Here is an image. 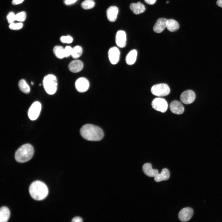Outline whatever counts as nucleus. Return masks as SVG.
<instances>
[{
  "label": "nucleus",
  "instance_id": "obj_32",
  "mask_svg": "<svg viewBox=\"0 0 222 222\" xmlns=\"http://www.w3.org/2000/svg\"><path fill=\"white\" fill-rule=\"evenodd\" d=\"M72 221L73 222H82L83 221V219L80 217H75L72 219Z\"/></svg>",
  "mask_w": 222,
  "mask_h": 222
},
{
  "label": "nucleus",
  "instance_id": "obj_21",
  "mask_svg": "<svg viewBox=\"0 0 222 222\" xmlns=\"http://www.w3.org/2000/svg\"><path fill=\"white\" fill-rule=\"evenodd\" d=\"M137 52L136 50L133 49L129 52L126 56L125 61L127 64L131 65L134 64L136 60Z\"/></svg>",
  "mask_w": 222,
  "mask_h": 222
},
{
  "label": "nucleus",
  "instance_id": "obj_30",
  "mask_svg": "<svg viewBox=\"0 0 222 222\" xmlns=\"http://www.w3.org/2000/svg\"><path fill=\"white\" fill-rule=\"evenodd\" d=\"M6 18L9 23L10 24L15 20V15L13 12H10L7 14Z\"/></svg>",
  "mask_w": 222,
  "mask_h": 222
},
{
  "label": "nucleus",
  "instance_id": "obj_22",
  "mask_svg": "<svg viewBox=\"0 0 222 222\" xmlns=\"http://www.w3.org/2000/svg\"><path fill=\"white\" fill-rule=\"evenodd\" d=\"M167 29L171 32H174L177 31L179 28V24L176 20L170 19H167L166 23Z\"/></svg>",
  "mask_w": 222,
  "mask_h": 222
},
{
  "label": "nucleus",
  "instance_id": "obj_5",
  "mask_svg": "<svg viewBox=\"0 0 222 222\" xmlns=\"http://www.w3.org/2000/svg\"><path fill=\"white\" fill-rule=\"evenodd\" d=\"M151 91L154 95L158 97H164L169 94L170 89L167 84L161 83L153 85L151 88Z\"/></svg>",
  "mask_w": 222,
  "mask_h": 222
},
{
  "label": "nucleus",
  "instance_id": "obj_27",
  "mask_svg": "<svg viewBox=\"0 0 222 222\" xmlns=\"http://www.w3.org/2000/svg\"><path fill=\"white\" fill-rule=\"evenodd\" d=\"M26 18V14L25 12H20L15 15L16 20L19 22L24 21Z\"/></svg>",
  "mask_w": 222,
  "mask_h": 222
},
{
  "label": "nucleus",
  "instance_id": "obj_2",
  "mask_svg": "<svg viewBox=\"0 0 222 222\" xmlns=\"http://www.w3.org/2000/svg\"><path fill=\"white\" fill-rule=\"evenodd\" d=\"M29 191L31 197L37 200L43 199L47 196L48 193L46 184L39 180L32 183L29 187Z\"/></svg>",
  "mask_w": 222,
  "mask_h": 222
},
{
  "label": "nucleus",
  "instance_id": "obj_11",
  "mask_svg": "<svg viewBox=\"0 0 222 222\" xmlns=\"http://www.w3.org/2000/svg\"><path fill=\"white\" fill-rule=\"evenodd\" d=\"M193 214V211L191 208H185L182 209L179 212V218L182 222H186L191 219Z\"/></svg>",
  "mask_w": 222,
  "mask_h": 222
},
{
  "label": "nucleus",
  "instance_id": "obj_31",
  "mask_svg": "<svg viewBox=\"0 0 222 222\" xmlns=\"http://www.w3.org/2000/svg\"><path fill=\"white\" fill-rule=\"evenodd\" d=\"M72 48L69 46H66L64 48L65 57H68L71 55Z\"/></svg>",
  "mask_w": 222,
  "mask_h": 222
},
{
  "label": "nucleus",
  "instance_id": "obj_4",
  "mask_svg": "<svg viewBox=\"0 0 222 222\" xmlns=\"http://www.w3.org/2000/svg\"><path fill=\"white\" fill-rule=\"evenodd\" d=\"M43 87L46 92L49 95H53L57 91V81L56 76L53 74H48L43 80Z\"/></svg>",
  "mask_w": 222,
  "mask_h": 222
},
{
  "label": "nucleus",
  "instance_id": "obj_35",
  "mask_svg": "<svg viewBox=\"0 0 222 222\" xmlns=\"http://www.w3.org/2000/svg\"><path fill=\"white\" fill-rule=\"evenodd\" d=\"M24 0H13L12 4L14 5L19 4L22 3Z\"/></svg>",
  "mask_w": 222,
  "mask_h": 222
},
{
  "label": "nucleus",
  "instance_id": "obj_3",
  "mask_svg": "<svg viewBox=\"0 0 222 222\" xmlns=\"http://www.w3.org/2000/svg\"><path fill=\"white\" fill-rule=\"evenodd\" d=\"M34 153V148L31 145L26 144L21 146L16 151L15 158L20 163L26 162L32 158Z\"/></svg>",
  "mask_w": 222,
  "mask_h": 222
},
{
  "label": "nucleus",
  "instance_id": "obj_16",
  "mask_svg": "<svg viewBox=\"0 0 222 222\" xmlns=\"http://www.w3.org/2000/svg\"><path fill=\"white\" fill-rule=\"evenodd\" d=\"M118 12V8L116 6H112L108 8L107 10V16L108 20L111 22L116 20Z\"/></svg>",
  "mask_w": 222,
  "mask_h": 222
},
{
  "label": "nucleus",
  "instance_id": "obj_15",
  "mask_svg": "<svg viewBox=\"0 0 222 222\" xmlns=\"http://www.w3.org/2000/svg\"><path fill=\"white\" fill-rule=\"evenodd\" d=\"M83 62L79 60H75L69 63L68 68L70 71L73 73H77L80 71L83 68Z\"/></svg>",
  "mask_w": 222,
  "mask_h": 222
},
{
  "label": "nucleus",
  "instance_id": "obj_37",
  "mask_svg": "<svg viewBox=\"0 0 222 222\" xmlns=\"http://www.w3.org/2000/svg\"><path fill=\"white\" fill-rule=\"evenodd\" d=\"M169 1H167L166 2V3H169Z\"/></svg>",
  "mask_w": 222,
  "mask_h": 222
},
{
  "label": "nucleus",
  "instance_id": "obj_24",
  "mask_svg": "<svg viewBox=\"0 0 222 222\" xmlns=\"http://www.w3.org/2000/svg\"><path fill=\"white\" fill-rule=\"evenodd\" d=\"M18 85L20 89L23 92L28 93L30 92V87L25 80H21L18 82Z\"/></svg>",
  "mask_w": 222,
  "mask_h": 222
},
{
  "label": "nucleus",
  "instance_id": "obj_1",
  "mask_svg": "<svg viewBox=\"0 0 222 222\" xmlns=\"http://www.w3.org/2000/svg\"><path fill=\"white\" fill-rule=\"evenodd\" d=\"M80 133L84 139L90 141H98L104 136L102 130L99 127L90 124H86L81 128Z\"/></svg>",
  "mask_w": 222,
  "mask_h": 222
},
{
  "label": "nucleus",
  "instance_id": "obj_20",
  "mask_svg": "<svg viewBox=\"0 0 222 222\" xmlns=\"http://www.w3.org/2000/svg\"><path fill=\"white\" fill-rule=\"evenodd\" d=\"M10 213L8 208L6 206H3L0 209V222H6L9 220Z\"/></svg>",
  "mask_w": 222,
  "mask_h": 222
},
{
  "label": "nucleus",
  "instance_id": "obj_29",
  "mask_svg": "<svg viewBox=\"0 0 222 222\" xmlns=\"http://www.w3.org/2000/svg\"><path fill=\"white\" fill-rule=\"evenodd\" d=\"M73 40L72 38L69 35L62 36L60 38V40L63 43H70L72 42Z\"/></svg>",
  "mask_w": 222,
  "mask_h": 222
},
{
  "label": "nucleus",
  "instance_id": "obj_25",
  "mask_svg": "<svg viewBox=\"0 0 222 222\" xmlns=\"http://www.w3.org/2000/svg\"><path fill=\"white\" fill-rule=\"evenodd\" d=\"M83 50L80 46H76L72 48L71 56L74 59H77L82 55Z\"/></svg>",
  "mask_w": 222,
  "mask_h": 222
},
{
  "label": "nucleus",
  "instance_id": "obj_9",
  "mask_svg": "<svg viewBox=\"0 0 222 222\" xmlns=\"http://www.w3.org/2000/svg\"><path fill=\"white\" fill-rule=\"evenodd\" d=\"M75 86L76 90L80 92L86 91L88 89L89 83L88 80L83 77L78 79L75 83Z\"/></svg>",
  "mask_w": 222,
  "mask_h": 222
},
{
  "label": "nucleus",
  "instance_id": "obj_36",
  "mask_svg": "<svg viewBox=\"0 0 222 222\" xmlns=\"http://www.w3.org/2000/svg\"><path fill=\"white\" fill-rule=\"evenodd\" d=\"M216 4L218 6L222 8V0H217Z\"/></svg>",
  "mask_w": 222,
  "mask_h": 222
},
{
  "label": "nucleus",
  "instance_id": "obj_8",
  "mask_svg": "<svg viewBox=\"0 0 222 222\" xmlns=\"http://www.w3.org/2000/svg\"><path fill=\"white\" fill-rule=\"evenodd\" d=\"M195 98V94L192 90H188L184 91L181 94L180 99L181 101L185 104L192 103Z\"/></svg>",
  "mask_w": 222,
  "mask_h": 222
},
{
  "label": "nucleus",
  "instance_id": "obj_14",
  "mask_svg": "<svg viewBox=\"0 0 222 222\" xmlns=\"http://www.w3.org/2000/svg\"><path fill=\"white\" fill-rule=\"evenodd\" d=\"M167 20V19L164 18H160L158 19L153 28L154 31L159 33L163 31L166 27Z\"/></svg>",
  "mask_w": 222,
  "mask_h": 222
},
{
  "label": "nucleus",
  "instance_id": "obj_17",
  "mask_svg": "<svg viewBox=\"0 0 222 222\" xmlns=\"http://www.w3.org/2000/svg\"><path fill=\"white\" fill-rule=\"evenodd\" d=\"M142 170L144 173L150 177H155L158 174L157 170L153 169L152 165L150 163H146L142 166Z\"/></svg>",
  "mask_w": 222,
  "mask_h": 222
},
{
  "label": "nucleus",
  "instance_id": "obj_33",
  "mask_svg": "<svg viewBox=\"0 0 222 222\" xmlns=\"http://www.w3.org/2000/svg\"><path fill=\"white\" fill-rule=\"evenodd\" d=\"M77 0H65L64 3L66 5H70L75 3Z\"/></svg>",
  "mask_w": 222,
  "mask_h": 222
},
{
  "label": "nucleus",
  "instance_id": "obj_26",
  "mask_svg": "<svg viewBox=\"0 0 222 222\" xmlns=\"http://www.w3.org/2000/svg\"><path fill=\"white\" fill-rule=\"evenodd\" d=\"M95 5V2L92 0H85L81 3L82 7L85 10L92 8Z\"/></svg>",
  "mask_w": 222,
  "mask_h": 222
},
{
  "label": "nucleus",
  "instance_id": "obj_10",
  "mask_svg": "<svg viewBox=\"0 0 222 222\" xmlns=\"http://www.w3.org/2000/svg\"><path fill=\"white\" fill-rule=\"evenodd\" d=\"M109 60L112 64H115L118 62L120 56L119 49L116 47H111L108 52Z\"/></svg>",
  "mask_w": 222,
  "mask_h": 222
},
{
  "label": "nucleus",
  "instance_id": "obj_34",
  "mask_svg": "<svg viewBox=\"0 0 222 222\" xmlns=\"http://www.w3.org/2000/svg\"><path fill=\"white\" fill-rule=\"evenodd\" d=\"M144 1L146 3L149 5H152L155 3L156 0H144Z\"/></svg>",
  "mask_w": 222,
  "mask_h": 222
},
{
  "label": "nucleus",
  "instance_id": "obj_12",
  "mask_svg": "<svg viewBox=\"0 0 222 222\" xmlns=\"http://www.w3.org/2000/svg\"><path fill=\"white\" fill-rule=\"evenodd\" d=\"M126 35L123 31H118L116 36V43L117 45L120 48H123L126 45Z\"/></svg>",
  "mask_w": 222,
  "mask_h": 222
},
{
  "label": "nucleus",
  "instance_id": "obj_38",
  "mask_svg": "<svg viewBox=\"0 0 222 222\" xmlns=\"http://www.w3.org/2000/svg\"><path fill=\"white\" fill-rule=\"evenodd\" d=\"M31 84H32V85H33V82H31Z\"/></svg>",
  "mask_w": 222,
  "mask_h": 222
},
{
  "label": "nucleus",
  "instance_id": "obj_28",
  "mask_svg": "<svg viewBox=\"0 0 222 222\" xmlns=\"http://www.w3.org/2000/svg\"><path fill=\"white\" fill-rule=\"evenodd\" d=\"M23 26V24L21 23H12L9 25V28L13 30H18L22 28Z\"/></svg>",
  "mask_w": 222,
  "mask_h": 222
},
{
  "label": "nucleus",
  "instance_id": "obj_18",
  "mask_svg": "<svg viewBox=\"0 0 222 222\" xmlns=\"http://www.w3.org/2000/svg\"><path fill=\"white\" fill-rule=\"evenodd\" d=\"M130 10L135 14H138L143 13L146 8L144 5L140 2L137 3H132L130 5Z\"/></svg>",
  "mask_w": 222,
  "mask_h": 222
},
{
  "label": "nucleus",
  "instance_id": "obj_19",
  "mask_svg": "<svg viewBox=\"0 0 222 222\" xmlns=\"http://www.w3.org/2000/svg\"><path fill=\"white\" fill-rule=\"evenodd\" d=\"M170 177V172L166 168H164L162 170L161 172L158 174L154 178V180L157 182L167 180Z\"/></svg>",
  "mask_w": 222,
  "mask_h": 222
},
{
  "label": "nucleus",
  "instance_id": "obj_7",
  "mask_svg": "<svg viewBox=\"0 0 222 222\" xmlns=\"http://www.w3.org/2000/svg\"><path fill=\"white\" fill-rule=\"evenodd\" d=\"M41 109V103L38 101L33 103L30 107L28 111V116L31 120L36 119L39 116Z\"/></svg>",
  "mask_w": 222,
  "mask_h": 222
},
{
  "label": "nucleus",
  "instance_id": "obj_13",
  "mask_svg": "<svg viewBox=\"0 0 222 222\" xmlns=\"http://www.w3.org/2000/svg\"><path fill=\"white\" fill-rule=\"evenodd\" d=\"M171 111L176 114H182L184 111V108L182 103L179 101H174L171 102L170 105Z\"/></svg>",
  "mask_w": 222,
  "mask_h": 222
},
{
  "label": "nucleus",
  "instance_id": "obj_23",
  "mask_svg": "<svg viewBox=\"0 0 222 222\" xmlns=\"http://www.w3.org/2000/svg\"><path fill=\"white\" fill-rule=\"evenodd\" d=\"M53 52L58 58L62 59L65 57L64 48L60 46H56L53 49Z\"/></svg>",
  "mask_w": 222,
  "mask_h": 222
},
{
  "label": "nucleus",
  "instance_id": "obj_6",
  "mask_svg": "<svg viewBox=\"0 0 222 222\" xmlns=\"http://www.w3.org/2000/svg\"><path fill=\"white\" fill-rule=\"evenodd\" d=\"M151 105L154 109L162 113L166 112L168 106L167 101L164 99L159 97L154 99L152 102Z\"/></svg>",
  "mask_w": 222,
  "mask_h": 222
}]
</instances>
